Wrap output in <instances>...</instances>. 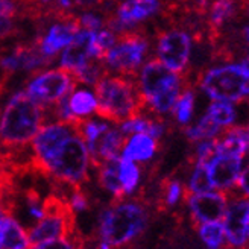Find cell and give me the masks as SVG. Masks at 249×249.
Segmentation results:
<instances>
[{
    "label": "cell",
    "mask_w": 249,
    "mask_h": 249,
    "mask_svg": "<svg viewBox=\"0 0 249 249\" xmlns=\"http://www.w3.org/2000/svg\"><path fill=\"white\" fill-rule=\"evenodd\" d=\"M76 84V79L69 70L59 67L41 71L34 76L28 84L26 93L43 107H49L59 102L62 97L69 96L74 90Z\"/></svg>",
    "instance_id": "ba28073f"
},
{
    "label": "cell",
    "mask_w": 249,
    "mask_h": 249,
    "mask_svg": "<svg viewBox=\"0 0 249 249\" xmlns=\"http://www.w3.org/2000/svg\"><path fill=\"white\" fill-rule=\"evenodd\" d=\"M69 107L71 113L78 117H87L89 114L94 113L97 108V99L93 93L79 90L70 93L69 96Z\"/></svg>",
    "instance_id": "cb8c5ba5"
},
{
    "label": "cell",
    "mask_w": 249,
    "mask_h": 249,
    "mask_svg": "<svg viewBox=\"0 0 249 249\" xmlns=\"http://www.w3.org/2000/svg\"><path fill=\"white\" fill-rule=\"evenodd\" d=\"M119 158L120 157L105 161L104 164H101L96 169L99 185H101L104 190L113 195L114 199H123L126 196L123 192V187H122V182L119 178Z\"/></svg>",
    "instance_id": "ac0fdd59"
},
{
    "label": "cell",
    "mask_w": 249,
    "mask_h": 249,
    "mask_svg": "<svg viewBox=\"0 0 249 249\" xmlns=\"http://www.w3.org/2000/svg\"><path fill=\"white\" fill-rule=\"evenodd\" d=\"M195 108H196V93L193 90V87H184L175 107L172 109L173 117H175V120L181 126H187V124H190L193 119Z\"/></svg>",
    "instance_id": "d6986e66"
},
{
    "label": "cell",
    "mask_w": 249,
    "mask_h": 249,
    "mask_svg": "<svg viewBox=\"0 0 249 249\" xmlns=\"http://www.w3.org/2000/svg\"><path fill=\"white\" fill-rule=\"evenodd\" d=\"M214 187L210 179V173L207 169V163H195V169L190 175L189 190L190 193H205L211 192Z\"/></svg>",
    "instance_id": "d4e9b609"
},
{
    "label": "cell",
    "mask_w": 249,
    "mask_h": 249,
    "mask_svg": "<svg viewBox=\"0 0 249 249\" xmlns=\"http://www.w3.org/2000/svg\"><path fill=\"white\" fill-rule=\"evenodd\" d=\"M239 34H240L242 40H243V43H245V46L248 49V52H249V23L243 24V26L239 29Z\"/></svg>",
    "instance_id": "836d02e7"
},
{
    "label": "cell",
    "mask_w": 249,
    "mask_h": 249,
    "mask_svg": "<svg viewBox=\"0 0 249 249\" xmlns=\"http://www.w3.org/2000/svg\"><path fill=\"white\" fill-rule=\"evenodd\" d=\"M193 38L182 28L160 29L157 36V58L173 73L182 74L189 69Z\"/></svg>",
    "instance_id": "52a82bcc"
},
{
    "label": "cell",
    "mask_w": 249,
    "mask_h": 249,
    "mask_svg": "<svg viewBox=\"0 0 249 249\" xmlns=\"http://www.w3.org/2000/svg\"><path fill=\"white\" fill-rule=\"evenodd\" d=\"M89 167V147L76 132H73L47 163L43 177L52 179V184L55 185L82 189L90 181Z\"/></svg>",
    "instance_id": "277c9868"
},
{
    "label": "cell",
    "mask_w": 249,
    "mask_h": 249,
    "mask_svg": "<svg viewBox=\"0 0 249 249\" xmlns=\"http://www.w3.org/2000/svg\"><path fill=\"white\" fill-rule=\"evenodd\" d=\"M46 109L26 93L18 91L9 99L0 117V146L23 147L31 144L43 128Z\"/></svg>",
    "instance_id": "6da1fadb"
},
{
    "label": "cell",
    "mask_w": 249,
    "mask_h": 249,
    "mask_svg": "<svg viewBox=\"0 0 249 249\" xmlns=\"http://www.w3.org/2000/svg\"><path fill=\"white\" fill-rule=\"evenodd\" d=\"M163 0H123L116 12L105 16L104 26L114 34L135 29L139 23L151 18L163 11Z\"/></svg>",
    "instance_id": "9c48e42d"
},
{
    "label": "cell",
    "mask_w": 249,
    "mask_h": 249,
    "mask_svg": "<svg viewBox=\"0 0 249 249\" xmlns=\"http://www.w3.org/2000/svg\"><path fill=\"white\" fill-rule=\"evenodd\" d=\"M117 0H74V5H78L79 8L84 9H93L105 3H116Z\"/></svg>",
    "instance_id": "1f68e13d"
},
{
    "label": "cell",
    "mask_w": 249,
    "mask_h": 249,
    "mask_svg": "<svg viewBox=\"0 0 249 249\" xmlns=\"http://www.w3.org/2000/svg\"><path fill=\"white\" fill-rule=\"evenodd\" d=\"M18 3L17 0H0V16L6 18H16L18 17Z\"/></svg>",
    "instance_id": "f1b7e54d"
},
{
    "label": "cell",
    "mask_w": 249,
    "mask_h": 249,
    "mask_svg": "<svg viewBox=\"0 0 249 249\" xmlns=\"http://www.w3.org/2000/svg\"><path fill=\"white\" fill-rule=\"evenodd\" d=\"M137 79H139L137 85H139L140 94L146 105L161 93L175 89V87H184L181 74L170 71L158 58L149 59L142 67Z\"/></svg>",
    "instance_id": "30bf717a"
},
{
    "label": "cell",
    "mask_w": 249,
    "mask_h": 249,
    "mask_svg": "<svg viewBox=\"0 0 249 249\" xmlns=\"http://www.w3.org/2000/svg\"><path fill=\"white\" fill-rule=\"evenodd\" d=\"M246 234L249 239V208H248V216H246Z\"/></svg>",
    "instance_id": "e575fe53"
},
{
    "label": "cell",
    "mask_w": 249,
    "mask_h": 249,
    "mask_svg": "<svg viewBox=\"0 0 249 249\" xmlns=\"http://www.w3.org/2000/svg\"><path fill=\"white\" fill-rule=\"evenodd\" d=\"M239 187H240V190L249 197V163L248 166L240 172V177H239Z\"/></svg>",
    "instance_id": "d6a6232c"
},
{
    "label": "cell",
    "mask_w": 249,
    "mask_h": 249,
    "mask_svg": "<svg viewBox=\"0 0 249 249\" xmlns=\"http://www.w3.org/2000/svg\"><path fill=\"white\" fill-rule=\"evenodd\" d=\"M29 249H74V246L69 240H51V242L34 245Z\"/></svg>",
    "instance_id": "f546056e"
},
{
    "label": "cell",
    "mask_w": 249,
    "mask_h": 249,
    "mask_svg": "<svg viewBox=\"0 0 249 249\" xmlns=\"http://www.w3.org/2000/svg\"><path fill=\"white\" fill-rule=\"evenodd\" d=\"M97 222L99 240L111 248H123L144 232L149 214L139 202L114 199L99 213Z\"/></svg>",
    "instance_id": "3957f363"
},
{
    "label": "cell",
    "mask_w": 249,
    "mask_h": 249,
    "mask_svg": "<svg viewBox=\"0 0 249 249\" xmlns=\"http://www.w3.org/2000/svg\"><path fill=\"white\" fill-rule=\"evenodd\" d=\"M157 151H158V142L152 139L149 134L140 132V134H132L131 139L126 140L122 151V157L131 161L146 163V161L154 158Z\"/></svg>",
    "instance_id": "e0dca14e"
},
{
    "label": "cell",
    "mask_w": 249,
    "mask_h": 249,
    "mask_svg": "<svg viewBox=\"0 0 249 249\" xmlns=\"http://www.w3.org/2000/svg\"><path fill=\"white\" fill-rule=\"evenodd\" d=\"M81 31V21L76 16H67L64 18L58 20L55 24H52L44 36H36V41L41 49V52L46 56L55 58L61 49H66L74 35Z\"/></svg>",
    "instance_id": "7c38bea8"
},
{
    "label": "cell",
    "mask_w": 249,
    "mask_h": 249,
    "mask_svg": "<svg viewBox=\"0 0 249 249\" xmlns=\"http://www.w3.org/2000/svg\"><path fill=\"white\" fill-rule=\"evenodd\" d=\"M140 169L135 164V161H131L128 158H119V178L123 187L124 195H131L135 192L140 182Z\"/></svg>",
    "instance_id": "7402d4cb"
},
{
    "label": "cell",
    "mask_w": 249,
    "mask_h": 249,
    "mask_svg": "<svg viewBox=\"0 0 249 249\" xmlns=\"http://www.w3.org/2000/svg\"><path fill=\"white\" fill-rule=\"evenodd\" d=\"M79 21L84 29L91 31V32L102 29V26H104V20L101 17H97L96 14H93V12H85L84 16L79 17Z\"/></svg>",
    "instance_id": "83f0119b"
},
{
    "label": "cell",
    "mask_w": 249,
    "mask_h": 249,
    "mask_svg": "<svg viewBox=\"0 0 249 249\" xmlns=\"http://www.w3.org/2000/svg\"><path fill=\"white\" fill-rule=\"evenodd\" d=\"M197 234H199V239L207 246V249H220L227 239L225 228H223V223L220 220L201 223Z\"/></svg>",
    "instance_id": "603a6c76"
},
{
    "label": "cell",
    "mask_w": 249,
    "mask_h": 249,
    "mask_svg": "<svg viewBox=\"0 0 249 249\" xmlns=\"http://www.w3.org/2000/svg\"><path fill=\"white\" fill-rule=\"evenodd\" d=\"M147 52V35L144 31L135 28L116 34V44L109 49L102 62L107 69L120 73L122 76L135 78Z\"/></svg>",
    "instance_id": "8992f818"
},
{
    "label": "cell",
    "mask_w": 249,
    "mask_h": 249,
    "mask_svg": "<svg viewBox=\"0 0 249 249\" xmlns=\"http://www.w3.org/2000/svg\"><path fill=\"white\" fill-rule=\"evenodd\" d=\"M197 85L211 101L245 102L249 99V78L239 64H223L205 69Z\"/></svg>",
    "instance_id": "5b68a950"
},
{
    "label": "cell",
    "mask_w": 249,
    "mask_h": 249,
    "mask_svg": "<svg viewBox=\"0 0 249 249\" xmlns=\"http://www.w3.org/2000/svg\"><path fill=\"white\" fill-rule=\"evenodd\" d=\"M220 132V126L216 124L211 117L204 113L199 120L195 124H189L184 129V135L189 142H201V140H208L214 139V137Z\"/></svg>",
    "instance_id": "ffe728a7"
},
{
    "label": "cell",
    "mask_w": 249,
    "mask_h": 249,
    "mask_svg": "<svg viewBox=\"0 0 249 249\" xmlns=\"http://www.w3.org/2000/svg\"><path fill=\"white\" fill-rule=\"evenodd\" d=\"M93 87L97 99L94 113L105 120L122 123L143 114V109H146V104L134 78L104 76Z\"/></svg>",
    "instance_id": "7a4b0ae2"
},
{
    "label": "cell",
    "mask_w": 249,
    "mask_h": 249,
    "mask_svg": "<svg viewBox=\"0 0 249 249\" xmlns=\"http://www.w3.org/2000/svg\"><path fill=\"white\" fill-rule=\"evenodd\" d=\"M0 249H2V243H0Z\"/></svg>",
    "instance_id": "d590c367"
},
{
    "label": "cell",
    "mask_w": 249,
    "mask_h": 249,
    "mask_svg": "<svg viewBox=\"0 0 249 249\" xmlns=\"http://www.w3.org/2000/svg\"><path fill=\"white\" fill-rule=\"evenodd\" d=\"M242 157H234L227 154H214L207 163L210 179L214 189L231 190L239 181L242 172Z\"/></svg>",
    "instance_id": "4fadbf2b"
},
{
    "label": "cell",
    "mask_w": 249,
    "mask_h": 249,
    "mask_svg": "<svg viewBox=\"0 0 249 249\" xmlns=\"http://www.w3.org/2000/svg\"><path fill=\"white\" fill-rule=\"evenodd\" d=\"M124 143H126V135L120 131V128L109 126L94 143L87 146L90 154V163L94 169H97L105 161L120 157L119 154L123 151Z\"/></svg>",
    "instance_id": "5bb4252c"
},
{
    "label": "cell",
    "mask_w": 249,
    "mask_h": 249,
    "mask_svg": "<svg viewBox=\"0 0 249 249\" xmlns=\"http://www.w3.org/2000/svg\"><path fill=\"white\" fill-rule=\"evenodd\" d=\"M205 113L220 128L231 126L235 122V119H237V111H235L232 102H227V101H213L207 107Z\"/></svg>",
    "instance_id": "44dd1931"
},
{
    "label": "cell",
    "mask_w": 249,
    "mask_h": 249,
    "mask_svg": "<svg viewBox=\"0 0 249 249\" xmlns=\"http://www.w3.org/2000/svg\"><path fill=\"white\" fill-rule=\"evenodd\" d=\"M190 214L196 223L217 222L225 217L227 197L222 193L205 192V193H185Z\"/></svg>",
    "instance_id": "8fae6325"
},
{
    "label": "cell",
    "mask_w": 249,
    "mask_h": 249,
    "mask_svg": "<svg viewBox=\"0 0 249 249\" xmlns=\"http://www.w3.org/2000/svg\"><path fill=\"white\" fill-rule=\"evenodd\" d=\"M69 204L73 208V211L76 213H81V211H85L90 205V199L85 195L84 189H73L69 197Z\"/></svg>",
    "instance_id": "4316f807"
},
{
    "label": "cell",
    "mask_w": 249,
    "mask_h": 249,
    "mask_svg": "<svg viewBox=\"0 0 249 249\" xmlns=\"http://www.w3.org/2000/svg\"><path fill=\"white\" fill-rule=\"evenodd\" d=\"M249 201L246 199H235V201L227 207L225 220H223V228H225V237L230 246L239 249L246 245L248 234H246V216H248Z\"/></svg>",
    "instance_id": "9a60e30c"
},
{
    "label": "cell",
    "mask_w": 249,
    "mask_h": 249,
    "mask_svg": "<svg viewBox=\"0 0 249 249\" xmlns=\"http://www.w3.org/2000/svg\"><path fill=\"white\" fill-rule=\"evenodd\" d=\"M14 34H16V26H14V23H12V20L0 16V41L9 38V36H12Z\"/></svg>",
    "instance_id": "4dcf8cb0"
},
{
    "label": "cell",
    "mask_w": 249,
    "mask_h": 249,
    "mask_svg": "<svg viewBox=\"0 0 249 249\" xmlns=\"http://www.w3.org/2000/svg\"><path fill=\"white\" fill-rule=\"evenodd\" d=\"M182 185L178 179H170V181H164L163 184V193H164V199L163 202L166 204V207H173L179 202V197L182 196Z\"/></svg>",
    "instance_id": "484cf974"
},
{
    "label": "cell",
    "mask_w": 249,
    "mask_h": 249,
    "mask_svg": "<svg viewBox=\"0 0 249 249\" xmlns=\"http://www.w3.org/2000/svg\"><path fill=\"white\" fill-rule=\"evenodd\" d=\"M90 41H91V31L81 29L71 43L64 49L61 55V67L74 73L76 70L82 69L87 62L91 59L90 53Z\"/></svg>",
    "instance_id": "2e32d148"
}]
</instances>
